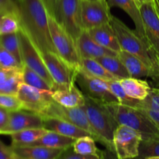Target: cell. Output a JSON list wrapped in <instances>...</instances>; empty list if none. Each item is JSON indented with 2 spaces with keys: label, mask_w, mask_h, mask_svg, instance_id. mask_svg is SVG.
Instances as JSON below:
<instances>
[{
  "label": "cell",
  "mask_w": 159,
  "mask_h": 159,
  "mask_svg": "<svg viewBox=\"0 0 159 159\" xmlns=\"http://www.w3.org/2000/svg\"><path fill=\"white\" fill-rule=\"evenodd\" d=\"M12 159H33V158H25V157L20 156V155H16V154H15V153H14V152H13V154H12Z\"/></svg>",
  "instance_id": "obj_44"
},
{
  "label": "cell",
  "mask_w": 159,
  "mask_h": 159,
  "mask_svg": "<svg viewBox=\"0 0 159 159\" xmlns=\"http://www.w3.org/2000/svg\"><path fill=\"white\" fill-rule=\"evenodd\" d=\"M48 130L43 127L30 128L9 134L12 141L11 146L30 145L43 137Z\"/></svg>",
  "instance_id": "obj_26"
},
{
  "label": "cell",
  "mask_w": 159,
  "mask_h": 159,
  "mask_svg": "<svg viewBox=\"0 0 159 159\" xmlns=\"http://www.w3.org/2000/svg\"><path fill=\"white\" fill-rule=\"evenodd\" d=\"M101 158L102 156L98 157L95 155H84L78 154L75 152L71 146L68 148L64 149L56 159H101Z\"/></svg>",
  "instance_id": "obj_38"
},
{
  "label": "cell",
  "mask_w": 159,
  "mask_h": 159,
  "mask_svg": "<svg viewBox=\"0 0 159 159\" xmlns=\"http://www.w3.org/2000/svg\"><path fill=\"white\" fill-rule=\"evenodd\" d=\"M0 67L6 68H23V65L0 44Z\"/></svg>",
  "instance_id": "obj_37"
},
{
  "label": "cell",
  "mask_w": 159,
  "mask_h": 159,
  "mask_svg": "<svg viewBox=\"0 0 159 159\" xmlns=\"http://www.w3.org/2000/svg\"><path fill=\"white\" fill-rule=\"evenodd\" d=\"M151 157H159V141L142 140L139 146V155L134 159H146Z\"/></svg>",
  "instance_id": "obj_35"
},
{
  "label": "cell",
  "mask_w": 159,
  "mask_h": 159,
  "mask_svg": "<svg viewBox=\"0 0 159 159\" xmlns=\"http://www.w3.org/2000/svg\"><path fill=\"white\" fill-rule=\"evenodd\" d=\"M119 81L126 93L130 97L139 101L144 100L152 89L147 81L138 78H124Z\"/></svg>",
  "instance_id": "obj_24"
},
{
  "label": "cell",
  "mask_w": 159,
  "mask_h": 159,
  "mask_svg": "<svg viewBox=\"0 0 159 159\" xmlns=\"http://www.w3.org/2000/svg\"><path fill=\"white\" fill-rule=\"evenodd\" d=\"M5 13H0V35H1V23H2V19L3 15Z\"/></svg>",
  "instance_id": "obj_48"
},
{
  "label": "cell",
  "mask_w": 159,
  "mask_h": 159,
  "mask_svg": "<svg viewBox=\"0 0 159 159\" xmlns=\"http://www.w3.org/2000/svg\"><path fill=\"white\" fill-rule=\"evenodd\" d=\"M49 27L56 54L75 71L82 68V58L79 55L76 41L72 36L49 16Z\"/></svg>",
  "instance_id": "obj_5"
},
{
  "label": "cell",
  "mask_w": 159,
  "mask_h": 159,
  "mask_svg": "<svg viewBox=\"0 0 159 159\" xmlns=\"http://www.w3.org/2000/svg\"><path fill=\"white\" fill-rule=\"evenodd\" d=\"M16 6L11 0H0V13L17 12Z\"/></svg>",
  "instance_id": "obj_40"
},
{
  "label": "cell",
  "mask_w": 159,
  "mask_h": 159,
  "mask_svg": "<svg viewBox=\"0 0 159 159\" xmlns=\"http://www.w3.org/2000/svg\"><path fill=\"white\" fill-rule=\"evenodd\" d=\"M117 56L125 66L130 77L138 78V79H143V78L156 79V76L152 69L137 56L123 50L118 52Z\"/></svg>",
  "instance_id": "obj_19"
},
{
  "label": "cell",
  "mask_w": 159,
  "mask_h": 159,
  "mask_svg": "<svg viewBox=\"0 0 159 159\" xmlns=\"http://www.w3.org/2000/svg\"><path fill=\"white\" fill-rule=\"evenodd\" d=\"M12 148L6 145L2 141L0 140V159H12Z\"/></svg>",
  "instance_id": "obj_41"
},
{
  "label": "cell",
  "mask_w": 159,
  "mask_h": 159,
  "mask_svg": "<svg viewBox=\"0 0 159 159\" xmlns=\"http://www.w3.org/2000/svg\"><path fill=\"white\" fill-rule=\"evenodd\" d=\"M85 99L84 108L92 127L99 138V143L103 144L106 148L114 151L113 134L118 125L107 104L99 102L87 96H85Z\"/></svg>",
  "instance_id": "obj_4"
},
{
  "label": "cell",
  "mask_w": 159,
  "mask_h": 159,
  "mask_svg": "<svg viewBox=\"0 0 159 159\" xmlns=\"http://www.w3.org/2000/svg\"><path fill=\"white\" fill-rule=\"evenodd\" d=\"M96 61L99 62L107 71L111 73L117 79H124L130 77L125 66L122 63L118 56H103L96 58Z\"/></svg>",
  "instance_id": "obj_27"
},
{
  "label": "cell",
  "mask_w": 159,
  "mask_h": 159,
  "mask_svg": "<svg viewBox=\"0 0 159 159\" xmlns=\"http://www.w3.org/2000/svg\"><path fill=\"white\" fill-rule=\"evenodd\" d=\"M18 15L21 28L41 54L56 53L49 27V14L41 0H21Z\"/></svg>",
  "instance_id": "obj_1"
},
{
  "label": "cell",
  "mask_w": 159,
  "mask_h": 159,
  "mask_svg": "<svg viewBox=\"0 0 159 159\" xmlns=\"http://www.w3.org/2000/svg\"><path fill=\"white\" fill-rule=\"evenodd\" d=\"M23 82V68L0 67V93L17 95L19 87Z\"/></svg>",
  "instance_id": "obj_21"
},
{
  "label": "cell",
  "mask_w": 159,
  "mask_h": 159,
  "mask_svg": "<svg viewBox=\"0 0 159 159\" xmlns=\"http://www.w3.org/2000/svg\"><path fill=\"white\" fill-rule=\"evenodd\" d=\"M142 135L126 125H118L113 134V147L119 159H134L139 155Z\"/></svg>",
  "instance_id": "obj_9"
},
{
  "label": "cell",
  "mask_w": 159,
  "mask_h": 159,
  "mask_svg": "<svg viewBox=\"0 0 159 159\" xmlns=\"http://www.w3.org/2000/svg\"><path fill=\"white\" fill-rule=\"evenodd\" d=\"M87 31L92 38L101 46L115 51L117 54L121 51L116 33L110 23L101 25Z\"/></svg>",
  "instance_id": "obj_20"
},
{
  "label": "cell",
  "mask_w": 159,
  "mask_h": 159,
  "mask_svg": "<svg viewBox=\"0 0 159 159\" xmlns=\"http://www.w3.org/2000/svg\"><path fill=\"white\" fill-rule=\"evenodd\" d=\"M101 159H119L116 152L109 148H106L102 151V155Z\"/></svg>",
  "instance_id": "obj_43"
},
{
  "label": "cell",
  "mask_w": 159,
  "mask_h": 159,
  "mask_svg": "<svg viewBox=\"0 0 159 159\" xmlns=\"http://www.w3.org/2000/svg\"><path fill=\"white\" fill-rule=\"evenodd\" d=\"M75 83L85 96L104 104L119 102L110 91L106 81L93 77L81 68L76 71Z\"/></svg>",
  "instance_id": "obj_7"
},
{
  "label": "cell",
  "mask_w": 159,
  "mask_h": 159,
  "mask_svg": "<svg viewBox=\"0 0 159 159\" xmlns=\"http://www.w3.org/2000/svg\"><path fill=\"white\" fill-rule=\"evenodd\" d=\"M89 1H97V0H89Z\"/></svg>",
  "instance_id": "obj_50"
},
{
  "label": "cell",
  "mask_w": 159,
  "mask_h": 159,
  "mask_svg": "<svg viewBox=\"0 0 159 159\" xmlns=\"http://www.w3.org/2000/svg\"><path fill=\"white\" fill-rule=\"evenodd\" d=\"M81 69L90 75L104 81L117 79L114 75L109 72L98 61L93 58H82ZM119 80V79H117Z\"/></svg>",
  "instance_id": "obj_28"
},
{
  "label": "cell",
  "mask_w": 159,
  "mask_h": 159,
  "mask_svg": "<svg viewBox=\"0 0 159 159\" xmlns=\"http://www.w3.org/2000/svg\"><path fill=\"white\" fill-rule=\"evenodd\" d=\"M154 2H155V6H156L157 10H158V12L159 13V0H154Z\"/></svg>",
  "instance_id": "obj_46"
},
{
  "label": "cell",
  "mask_w": 159,
  "mask_h": 159,
  "mask_svg": "<svg viewBox=\"0 0 159 159\" xmlns=\"http://www.w3.org/2000/svg\"><path fill=\"white\" fill-rule=\"evenodd\" d=\"M23 83L38 89L48 92L53 90V87L41 75L25 65L23 68Z\"/></svg>",
  "instance_id": "obj_32"
},
{
  "label": "cell",
  "mask_w": 159,
  "mask_h": 159,
  "mask_svg": "<svg viewBox=\"0 0 159 159\" xmlns=\"http://www.w3.org/2000/svg\"><path fill=\"white\" fill-rule=\"evenodd\" d=\"M11 1H12V2H13L14 4H15L16 6V7H17V6H19V4H20V2H21V0H11Z\"/></svg>",
  "instance_id": "obj_47"
},
{
  "label": "cell",
  "mask_w": 159,
  "mask_h": 159,
  "mask_svg": "<svg viewBox=\"0 0 159 159\" xmlns=\"http://www.w3.org/2000/svg\"><path fill=\"white\" fill-rule=\"evenodd\" d=\"M10 117V111L0 107V134H2L7 127Z\"/></svg>",
  "instance_id": "obj_39"
},
{
  "label": "cell",
  "mask_w": 159,
  "mask_h": 159,
  "mask_svg": "<svg viewBox=\"0 0 159 159\" xmlns=\"http://www.w3.org/2000/svg\"><path fill=\"white\" fill-rule=\"evenodd\" d=\"M17 97L23 103V110H29L41 115L51 101V92L43 91L22 83L17 92Z\"/></svg>",
  "instance_id": "obj_12"
},
{
  "label": "cell",
  "mask_w": 159,
  "mask_h": 159,
  "mask_svg": "<svg viewBox=\"0 0 159 159\" xmlns=\"http://www.w3.org/2000/svg\"><path fill=\"white\" fill-rule=\"evenodd\" d=\"M43 127L48 131L56 132L74 139H78L85 136L93 137L89 132L75 124L56 117H43Z\"/></svg>",
  "instance_id": "obj_18"
},
{
  "label": "cell",
  "mask_w": 159,
  "mask_h": 159,
  "mask_svg": "<svg viewBox=\"0 0 159 159\" xmlns=\"http://www.w3.org/2000/svg\"><path fill=\"white\" fill-rule=\"evenodd\" d=\"M41 55L55 85H68L75 83L77 71L64 61L56 53L49 51L43 53Z\"/></svg>",
  "instance_id": "obj_14"
},
{
  "label": "cell",
  "mask_w": 159,
  "mask_h": 159,
  "mask_svg": "<svg viewBox=\"0 0 159 159\" xmlns=\"http://www.w3.org/2000/svg\"><path fill=\"white\" fill-rule=\"evenodd\" d=\"M43 127V116L34 112L26 110L10 112L9 124L2 134H10L30 128Z\"/></svg>",
  "instance_id": "obj_15"
},
{
  "label": "cell",
  "mask_w": 159,
  "mask_h": 159,
  "mask_svg": "<svg viewBox=\"0 0 159 159\" xmlns=\"http://www.w3.org/2000/svg\"><path fill=\"white\" fill-rule=\"evenodd\" d=\"M18 35L21 47L23 65L27 66L28 68L41 75L54 89L55 83L45 65L41 53L40 52L38 48L35 46L27 34L22 28H20L19 30Z\"/></svg>",
  "instance_id": "obj_10"
},
{
  "label": "cell",
  "mask_w": 159,
  "mask_h": 159,
  "mask_svg": "<svg viewBox=\"0 0 159 159\" xmlns=\"http://www.w3.org/2000/svg\"><path fill=\"white\" fill-rule=\"evenodd\" d=\"M140 108L159 127V89H152L148 96L144 100L141 101Z\"/></svg>",
  "instance_id": "obj_29"
},
{
  "label": "cell",
  "mask_w": 159,
  "mask_h": 159,
  "mask_svg": "<svg viewBox=\"0 0 159 159\" xmlns=\"http://www.w3.org/2000/svg\"><path fill=\"white\" fill-rule=\"evenodd\" d=\"M78 51L81 58L96 59L103 56H116L117 53L101 46L91 37L88 31L83 30L76 39Z\"/></svg>",
  "instance_id": "obj_17"
},
{
  "label": "cell",
  "mask_w": 159,
  "mask_h": 159,
  "mask_svg": "<svg viewBox=\"0 0 159 159\" xmlns=\"http://www.w3.org/2000/svg\"><path fill=\"white\" fill-rule=\"evenodd\" d=\"M112 16L107 0H81V18L83 30H89L110 23Z\"/></svg>",
  "instance_id": "obj_11"
},
{
  "label": "cell",
  "mask_w": 159,
  "mask_h": 159,
  "mask_svg": "<svg viewBox=\"0 0 159 159\" xmlns=\"http://www.w3.org/2000/svg\"><path fill=\"white\" fill-rule=\"evenodd\" d=\"M52 99L65 107H79L85 105V96L76 83L55 85L51 91Z\"/></svg>",
  "instance_id": "obj_16"
},
{
  "label": "cell",
  "mask_w": 159,
  "mask_h": 159,
  "mask_svg": "<svg viewBox=\"0 0 159 159\" xmlns=\"http://www.w3.org/2000/svg\"><path fill=\"white\" fill-rule=\"evenodd\" d=\"M107 2L110 7L116 6L123 9L133 20L135 26V31L138 33V35L147 40L144 35V26L139 6L135 0H107Z\"/></svg>",
  "instance_id": "obj_23"
},
{
  "label": "cell",
  "mask_w": 159,
  "mask_h": 159,
  "mask_svg": "<svg viewBox=\"0 0 159 159\" xmlns=\"http://www.w3.org/2000/svg\"><path fill=\"white\" fill-rule=\"evenodd\" d=\"M76 139L64 136L54 131H48L30 145H40L54 149H66L74 144Z\"/></svg>",
  "instance_id": "obj_25"
},
{
  "label": "cell",
  "mask_w": 159,
  "mask_h": 159,
  "mask_svg": "<svg viewBox=\"0 0 159 159\" xmlns=\"http://www.w3.org/2000/svg\"><path fill=\"white\" fill-rule=\"evenodd\" d=\"M72 148L76 153L81 155L102 156V151L98 149L96 145V140L91 136L82 137L76 139Z\"/></svg>",
  "instance_id": "obj_31"
},
{
  "label": "cell",
  "mask_w": 159,
  "mask_h": 159,
  "mask_svg": "<svg viewBox=\"0 0 159 159\" xmlns=\"http://www.w3.org/2000/svg\"><path fill=\"white\" fill-rule=\"evenodd\" d=\"M146 159H159V157H151V158H148Z\"/></svg>",
  "instance_id": "obj_49"
},
{
  "label": "cell",
  "mask_w": 159,
  "mask_h": 159,
  "mask_svg": "<svg viewBox=\"0 0 159 159\" xmlns=\"http://www.w3.org/2000/svg\"><path fill=\"white\" fill-rule=\"evenodd\" d=\"M107 107L117 125H126L137 130L144 141H159V127L142 109L120 102L107 104Z\"/></svg>",
  "instance_id": "obj_3"
},
{
  "label": "cell",
  "mask_w": 159,
  "mask_h": 159,
  "mask_svg": "<svg viewBox=\"0 0 159 159\" xmlns=\"http://www.w3.org/2000/svg\"><path fill=\"white\" fill-rule=\"evenodd\" d=\"M0 107L9 111H16L23 110V106L16 95L2 94L0 93Z\"/></svg>",
  "instance_id": "obj_36"
},
{
  "label": "cell",
  "mask_w": 159,
  "mask_h": 159,
  "mask_svg": "<svg viewBox=\"0 0 159 159\" xmlns=\"http://www.w3.org/2000/svg\"><path fill=\"white\" fill-rule=\"evenodd\" d=\"M106 82H107L110 91L117 99L120 103L122 104V105L134 107V108H140L141 101L130 97L124 91V88L122 87L119 80L115 79V80L106 81Z\"/></svg>",
  "instance_id": "obj_30"
},
{
  "label": "cell",
  "mask_w": 159,
  "mask_h": 159,
  "mask_svg": "<svg viewBox=\"0 0 159 159\" xmlns=\"http://www.w3.org/2000/svg\"><path fill=\"white\" fill-rule=\"evenodd\" d=\"M148 1H152V0H135V2H136L137 4L138 5V6H139V7L141 4H143V3L146 2H148Z\"/></svg>",
  "instance_id": "obj_45"
},
{
  "label": "cell",
  "mask_w": 159,
  "mask_h": 159,
  "mask_svg": "<svg viewBox=\"0 0 159 159\" xmlns=\"http://www.w3.org/2000/svg\"><path fill=\"white\" fill-rule=\"evenodd\" d=\"M41 116L43 117H56L68 121L89 132L96 141L99 142V138L90 124L84 106L79 107H65L52 100Z\"/></svg>",
  "instance_id": "obj_8"
},
{
  "label": "cell",
  "mask_w": 159,
  "mask_h": 159,
  "mask_svg": "<svg viewBox=\"0 0 159 159\" xmlns=\"http://www.w3.org/2000/svg\"><path fill=\"white\" fill-rule=\"evenodd\" d=\"M12 152L20 156L33 159H56L64 149H54L40 145L11 146Z\"/></svg>",
  "instance_id": "obj_22"
},
{
  "label": "cell",
  "mask_w": 159,
  "mask_h": 159,
  "mask_svg": "<svg viewBox=\"0 0 159 159\" xmlns=\"http://www.w3.org/2000/svg\"><path fill=\"white\" fill-rule=\"evenodd\" d=\"M0 44L12 54L22 65H23L18 33L0 35Z\"/></svg>",
  "instance_id": "obj_33"
},
{
  "label": "cell",
  "mask_w": 159,
  "mask_h": 159,
  "mask_svg": "<svg viewBox=\"0 0 159 159\" xmlns=\"http://www.w3.org/2000/svg\"><path fill=\"white\" fill-rule=\"evenodd\" d=\"M54 18L76 40L83 30L81 0H57Z\"/></svg>",
  "instance_id": "obj_6"
},
{
  "label": "cell",
  "mask_w": 159,
  "mask_h": 159,
  "mask_svg": "<svg viewBox=\"0 0 159 159\" xmlns=\"http://www.w3.org/2000/svg\"><path fill=\"white\" fill-rule=\"evenodd\" d=\"M48 11V14L51 16L54 17V13H55V7L57 0H41Z\"/></svg>",
  "instance_id": "obj_42"
},
{
  "label": "cell",
  "mask_w": 159,
  "mask_h": 159,
  "mask_svg": "<svg viewBox=\"0 0 159 159\" xmlns=\"http://www.w3.org/2000/svg\"><path fill=\"white\" fill-rule=\"evenodd\" d=\"M21 28L18 11L7 12L3 15L1 23V35L18 33Z\"/></svg>",
  "instance_id": "obj_34"
},
{
  "label": "cell",
  "mask_w": 159,
  "mask_h": 159,
  "mask_svg": "<svg viewBox=\"0 0 159 159\" xmlns=\"http://www.w3.org/2000/svg\"><path fill=\"white\" fill-rule=\"evenodd\" d=\"M110 23L117 37L121 50L139 57L159 78V57L147 40L140 37L135 30H130L120 20L112 16Z\"/></svg>",
  "instance_id": "obj_2"
},
{
  "label": "cell",
  "mask_w": 159,
  "mask_h": 159,
  "mask_svg": "<svg viewBox=\"0 0 159 159\" xmlns=\"http://www.w3.org/2000/svg\"><path fill=\"white\" fill-rule=\"evenodd\" d=\"M144 35L151 48L159 57V13L154 0L140 6Z\"/></svg>",
  "instance_id": "obj_13"
}]
</instances>
